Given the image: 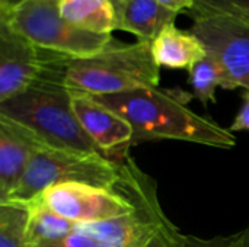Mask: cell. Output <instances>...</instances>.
<instances>
[{
    "label": "cell",
    "mask_w": 249,
    "mask_h": 247,
    "mask_svg": "<svg viewBox=\"0 0 249 247\" xmlns=\"http://www.w3.org/2000/svg\"><path fill=\"white\" fill-rule=\"evenodd\" d=\"M41 143L31 130L0 115V202L15 192Z\"/></svg>",
    "instance_id": "8fae6325"
},
{
    "label": "cell",
    "mask_w": 249,
    "mask_h": 247,
    "mask_svg": "<svg viewBox=\"0 0 249 247\" xmlns=\"http://www.w3.org/2000/svg\"><path fill=\"white\" fill-rule=\"evenodd\" d=\"M29 218V204L0 202V247H26Z\"/></svg>",
    "instance_id": "2e32d148"
},
{
    "label": "cell",
    "mask_w": 249,
    "mask_h": 247,
    "mask_svg": "<svg viewBox=\"0 0 249 247\" xmlns=\"http://www.w3.org/2000/svg\"><path fill=\"white\" fill-rule=\"evenodd\" d=\"M233 236H216L212 239H200L196 236H185L182 247H231Z\"/></svg>",
    "instance_id": "d6986e66"
},
{
    "label": "cell",
    "mask_w": 249,
    "mask_h": 247,
    "mask_svg": "<svg viewBox=\"0 0 249 247\" xmlns=\"http://www.w3.org/2000/svg\"><path fill=\"white\" fill-rule=\"evenodd\" d=\"M117 13V29L130 32L139 41L153 42L169 25L175 23L177 12L156 0H112Z\"/></svg>",
    "instance_id": "7c38bea8"
},
{
    "label": "cell",
    "mask_w": 249,
    "mask_h": 247,
    "mask_svg": "<svg viewBox=\"0 0 249 247\" xmlns=\"http://www.w3.org/2000/svg\"><path fill=\"white\" fill-rule=\"evenodd\" d=\"M184 237L185 234H181V231L168 220L159 227L147 247H182Z\"/></svg>",
    "instance_id": "ac0fdd59"
},
{
    "label": "cell",
    "mask_w": 249,
    "mask_h": 247,
    "mask_svg": "<svg viewBox=\"0 0 249 247\" xmlns=\"http://www.w3.org/2000/svg\"><path fill=\"white\" fill-rule=\"evenodd\" d=\"M54 64L63 83L90 96L118 95L144 87H158L160 67L152 54V42H112L98 54L69 58L55 55Z\"/></svg>",
    "instance_id": "7a4b0ae2"
},
{
    "label": "cell",
    "mask_w": 249,
    "mask_h": 247,
    "mask_svg": "<svg viewBox=\"0 0 249 247\" xmlns=\"http://www.w3.org/2000/svg\"><path fill=\"white\" fill-rule=\"evenodd\" d=\"M231 247H249V226L244 231L233 234V240H232Z\"/></svg>",
    "instance_id": "7402d4cb"
},
{
    "label": "cell",
    "mask_w": 249,
    "mask_h": 247,
    "mask_svg": "<svg viewBox=\"0 0 249 247\" xmlns=\"http://www.w3.org/2000/svg\"><path fill=\"white\" fill-rule=\"evenodd\" d=\"M71 93L73 112L98 151L111 162L123 163L133 146V128L128 121L90 95Z\"/></svg>",
    "instance_id": "30bf717a"
},
{
    "label": "cell",
    "mask_w": 249,
    "mask_h": 247,
    "mask_svg": "<svg viewBox=\"0 0 249 247\" xmlns=\"http://www.w3.org/2000/svg\"><path fill=\"white\" fill-rule=\"evenodd\" d=\"M232 132H239V131H249V90H245L244 95V102L242 106L235 118V121L232 122L231 128Z\"/></svg>",
    "instance_id": "ffe728a7"
},
{
    "label": "cell",
    "mask_w": 249,
    "mask_h": 247,
    "mask_svg": "<svg viewBox=\"0 0 249 247\" xmlns=\"http://www.w3.org/2000/svg\"><path fill=\"white\" fill-rule=\"evenodd\" d=\"M34 201L76 224L114 220L136 210L130 175L124 162L121 163V178L114 189L86 183H61L45 189Z\"/></svg>",
    "instance_id": "52a82bcc"
},
{
    "label": "cell",
    "mask_w": 249,
    "mask_h": 247,
    "mask_svg": "<svg viewBox=\"0 0 249 247\" xmlns=\"http://www.w3.org/2000/svg\"><path fill=\"white\" fill-rule=\"evenodd\" d=\"M22 0H0V6H16V4H19Z\"/></svg>",
    "instance_id": "cb8c5ba5"
},
{
    "label": "cell",
    "mask_w": 249,
    "mask_h": 247,
    "mask_svg": "<svg viewBox=\"0 0 249 247\" xmlns=\"http://www.w3.org/2000/svg\"><path fill=\"white\" fill-rule=\"evenodd\" d=\"M190 15H220L249 25V0H197Z\"/></svg>",
    "instance_id": "e0dca14e"
},
{
    "label": "cell",
    "mask_w": 249,
    "mask_h": 247,
    "mask_svg": "<svg viewBox=\"0 0 249 247\" xmlns=\"http://www.w3.org/2000/svg\"><path fill=\"white\" fill-rule=\"evenodd\" d=\"M93 98L128 121L133 128V146L158 140L188 141L216 148L236 146L229 128L190 109L188 103L194 96L179 87H144Z\"/></svg>",
    "instance_id": "6da1fadb"
},
{
    "label": "cell",
    "mask_w": 249,
    "mask_h": 247,
    "mask_svg": "<svg viewBox=\"0 0 249 247\" xmlns=\"http://www.w3.org/2000/svg\"><path fill=\"white\" fill-rule=\"evenodd\" d=\"M125 167L130 175L136 210L124 217L98 221L73 223L69 234L60 240L31 247H124L140 236L155 231L168 221L150 176L143 173L128 156Z\"/></svg>",
    "instance_id": "5b68a950"
},
{
    "label": "cell",
    "mask_w": 249,
    "mask_h": 247,
    "mask_svg": "<svg viewBox=\"0 0 249 247\" xmlns=\"http://www.w3.org/2000/svg\"><path fill=\"white\" fill-rule=\"evenodd\" d=\"M51 55L0 19V102L18 96L39 80Z\"/></svg>",
    "instance_id": "9c48e42d"
},
{
    "label": "cell",
    "mask_w": 249,
    "mask_h": 247,
    "mask_svg": "<svg viewBox=\"0 0 249 247\" xmlns=\"http://www.w3.org/2000/svg\"><path fill=\"white\" fill-rule=\"evenodd\" d=\"M61 16L73 26L98 35L117 31V13L112 0H60Z\"/></svg>",
    "instance_id": "5bb4252c"
},
{
    "label": "cell",
    "mask_w": 249,
    "mask_h": 247,
    "mask_svg": "<svg viewBox=\"0 0 249 247\" xmlns=\"http://www.w3.org/2000/svg\"><path fill=\"white\" fill-rule=\"evenodd\" d=\"M60 0H22L0 6V19L38 48L69 58L98 54L112 42V35L86 32L69 23L60 13Z\"/></svg>",
    "instance_id": "8992f818"
},
{
    "label": "cell",
    "mask_w": 249,
    "mask_h": 247,
    "mask_svg": "<svg viewBox=\"0 0 249 247\" xmlns=\"http://www.w3.org/2000/svg\"><path fill=\"white\" fill-rule=\"evenodd\" d=\"M159 4L165 6L166 9H171L177 13L179 12H190L194 9L197 0H156Z\"/></svg>",
    "instance_id": "44dd1931"
},
{
    "label": "cell",
    "mask_w": 249,
    "mask_h": 247,
    "mask_svg": "<svg viewBox=\"0 0 249 247\" xmlns=\"http://www.w3.org/2000/svg\"><path fill=\"white\" fill-rule=\"evenodd\" d=\"M190 84L193 96L204 106L216 102V89H226V74L220 63L207 52V55L196 63L190 70Z\"/></svg>",
    "instance_id": "9a60e30c"
},
{
    "label": "cell",
    "mask_w": 249,
    "mask_h": 247,
    "mask_svg": "<svg viewBox=\"0 0 249 247\" xmlns=\"http://www.w3.org/2000/svg\"><path fill=\"white\" fill-rule=\"evenodd\" d=\"M120 178L121 163L111 162L99 153L60 148L41 143L7 201L28 204L45 189L61 183H86L114 189Z\"/></svg>",
    "instance_id": "277c9868"
},
{
    "label": "cell",
    "mask_w": 249,
    "mask_h": 247,
    "mask_svg": "<svg viewBox=\"0 0 249 247\" xmlns=\"http://www.w3.org/2000/svg\"><path fill=\"white\" fill-rule=\"evenodd\" d=\"M162 226H163V224H162ZM158 230H159V229H156V230L152 231V233H147V234H144V236L137 237L136 240L130 242L128 245H125L124 247H147L149 246V243H150V240L153 239V236H155V233H156Z\"/></svg>",
    "instance_id": "603a6c76"
},
{
    "label": "cell",
    "mask_w": 249,
    "mask_h": 247,
    "mask_svg": "<svg viewBox=\"0 0 249 247\" xmlns=\"http://www.w3.org/2000/svg\"><path fill=\"white\" fill-rule=\"evenodd\" d=\"M55 55L53 52L39 80L18 96L0 102V115L26 127L48 146L99 153L73 112V93L61 80L54 64Z\"/></svg>",
    "instance_id": "3957f363"
},
{
    "label": "cell",
    "mask_w": 249,
    "mask_h": 247,
    "mask_svg": "<svg viewBox=\"0 0 249 247\" xmlns=\"http://www.w3.org/2000/svg\"><path fill=\"white\" fill-rule=\"evenodd\" d=\"M152 54L159 67L190 70L207 55V49L193 32L181 31L174 23L152 42Z\"/></svg>",
    "instance_id": "4fadbf2b"
},
{
    "label": "cell",
    "mask_w": 249,
    "mask_h": 247,
    "mask_svg": "<svg viewBox=\"0 0 249 247\" xmlns=\"http://www.w3.org/2000/svg\"><path fill=\"white\" fill-rule=\"evenodd\" d=\"M191 32L225 70L226 89L249 90V25L220 15L193 16Z\"/></svg>",
    "instance_id": "ba28073f"
}]
</instances>
